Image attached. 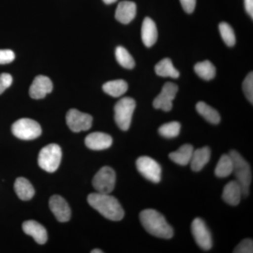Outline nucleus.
<instances>
[{"mask_svg": "<svg viewBox=\"0 0 253 253\" xmlns=\"http://www.w3.org/2000/svg\"><path fill=\"white\" fill-rule=\"evenodd\" d=\"M87 201L91 207L97 211L106 219L121 221L124 217V210L119 201L109 194L93 193L88 196Z\"/></svg>", "mask_w": 253, "mask_h": 253, "instance_id": "obj_1", "label": "nucleus"}, {"mask_svg": "<svg viewBox=\"0 0 253 253\" xmlns=\"http://www.w3.org/2000/svg\"><path fill=\"white\" fill-rule=\"evenodd\" d=\"M141 224L148 233L156 237L169 239L173 237L174 231L166 218L156 210L146 209L139 214Z\"/></svg>", "mask_w": 253, "mask_h": 253, "instance_id": "obj_2", "label": "nucleus"}, {"mask_svg": "<svg viewBox=\"0 0 253 253\" xmlns=\"http://www.w3.org/2000/svg\"><path fill=\"white\" fill-rule=\"evenodd\" d=\"M229 155L233 161V172L235 174L236 181L242 189L243 196L247 197L249 194L250 186L252 181L251 166L236 150H231Z\"/></svg>", "mask_w": 253, "mask_h": 253, "instance_id": "obj_3", "label": "nucleus"}, {"mask_svg": "<svg viewBox=\"0 0 253 253\" xmlns=\"http://www.w3.org/2000/svg\"><path fill=\"white\" fill-rule=\"evenodd\" d=\"M62 158V151L59 145L50 144L41 149L38 156V164L48 172L57 170Z\"/></svg>", "mask_w": 253, "mask_h": 253, "instance_id": "obj_4", "label": "nucleus"}, {"mask_svg": "<svg viewBox=\"0 0 253 253\" xmlns=\"http://www.w3.org/2000/svg\"><path fill=\"white\" fill-rule=\"evenodd\" d=\"M136 102L132 98L124 97L120 100L114 107L115 121L120 129L123 131L129 129Z\"/></svg>", "mask_w": 253, "mask_h": 253, "instance_id": "obj_5", "label": "nucleus"}, {"mask_svg": "<svg viewBox=\"0 0 253 253\" xmlns=\"http://www.w3.org/2000/svg\"><path fill=\"white\" fill-rule=\"evenodd\" d=\"M11 130L15 136L23 140H33L39 137L42 128L39 123L30 118H21L13 124Z\"/></svg>", "mask_w": 253, "mask_h": 253, "instance_id": "obj_6", "label": "nucleus"}, {"mask_svg": "<svg viewBox=\"0 0 253 253\" xmlns=\"http://www.w3.org/2000/svg\"><path fill=\"white\" fill-rule=\"evenodd\" d=\"M116 174L114 169L104 166L93 178L92 185L98 193L111 194L116 186Z\"/></svg>", "mask_w": 253, "mask_h": 253, "instance_id": "obj_7", "label": "nucleus"}, {"mask_svg": "<svg viewBox=\"0 0 253 253\" xmlns=\"http://www.w3.org/2000/svg\"><path fill=\"white\" fill-rule=\"evenodd\" d=\"M136 168L141 175L153 183H159L161 180V169L159 163L149 156H141L136 160Z\"/></svg>", "mask_w": 253, "mask_h": 253, "instance_id": "obj_8", "label": "nucleus"}, {"mask_svg": "<svg viewBox=\"0 0 253 253\" xmlns=\"http://www.w3.org/2000/svg\"><path fill=\"white\" fill-rule=\"evenodd\" d=\"M191 231L195 241L201 249L210 251L212 249V235L202 219L197 217L194 219L191 224Z\"/></svg>", "mask_w": 253, "mask_h": 253, "instance_id": "obj_9", "label": "nucleus"}, {"mask_svg": "<svg viewBox=\"0 0 253 253\" xmlns=\"http://www.w3.org/2000/svg\"><path fill=\"white\" fill-rule=\"evenodd\" d=\"M92 117L87 113H82L77 109H71L66 114L68 127L74 132L89 130L92 125Z\"/></svg>", "mask_w": 253, "mask_h": 253, "instance_id": "obj_10", "label": "nucleus"}, {"mask_svg": "<svg viewBox=\"0 0 253 253\" xmlns=\"http://www.w3.org/2000/svg\"><path fill=\"white\" fill-rule=\"evenodd\" d=\"M178 86L172 83H167L163 86L162 91L154 99L153 105L156 109L163 111H171L172 109V101L177 94Z\"/></svg>", "mask_w": 253, "mask_h": 253, "instance_id": "obj_11", "label": "nucleus"}, {"mask_svg": "<svg viewBox=\"0 0 253 253\" xmlns=\"http://www.w3.org/2000/svg\"><path fill=\"white\" fill-rule=\"evenodd\" d=\"M49 208L54 214L56 219L60 222H66L71 219V208L66 200L59 196L54 195L49 200Z\"/></svg>", "mask_w": 253, "mask_h": 253, "instance_id": "obj_12", "label": "nucleus"}, {"mask_svg": "<svg viewBox=\"0 0 253 253\" xmlns=\"http://www.w3.org/2000/svg\"><path fill=\"white\" fill-rule=\"evenodd\" d=\"M53 84L49 78L38 76L35 78L29 89V94L33 99H41L51 92Z\"/></svg>", "mask_w": 253, "mask_h": 253, "instance_id": "obj_13", "label": "nucleus"}, {"mask_svg": "<svg viewBox=\"0 0 253 253\" xmlns=\"http://www.w3.org/2000/svg\"><path fill=\"white\" fill-rule=\"evenodd\" d=\"M84 141L86 147L94 151L109 149L113 144L112 137L109 134L99 131H95L88 134Z\"/></svg>", "mask_w": 253, "mask_h": 253, "instance_id": "obj_14", "label": "nucleus"}, {"mask_svg": "<svg viewBox=\"0 0 253 253\" xmlns=\"http://www.w3.org/2000/svg\"><path fill=\"white\" fill-rule=\"evenodd\" d=\"M23 230L27 235L32 236L38 244H44L47 241V232L45 228L38 221L28 220L23 222Z\"/></svg>", "mask_w": 253, "mask_h": 253, "instance_id": "obj_15", "label": "nucleus"}, {"mask_svg": "<svg viewBox=\"0 0 253 253\" xmlns=\"http://www.w3.org/2000/svg\"><path fill=\"white\" fill-rule=\"evenodd\" d=\"M136 5L130 1H123L118 5L116 11V19L123 24H128L135 18Z\"/></svg>", "mask_w": 253, "mask_h": 253, "instance_id": "obj_16", "label": "nucleus"}, {"mask_svg": "<svg viewBox=\"0 0 253 253\" xmlns=\"http://www.w3.org/2000/svg\"><path fill=\"white\" fill-rule=\"evenodd\" d=\"M243 196L242 189L238 181H231L224 186L222 193V199L230 206H238Z\"/></svg>", "mask_w": 253, "mask_h": 253, "instance_id": "obj_17", "label": "nucleus"}, {"mask_svg": "<svg viewBox=\"0 0 253 253\" xmlns=\"http://www.w3.org/2000/svg\"><path fill=\"white\" fill-rule=\"evenodd\" d=\"M141 39L145 46L151 47L158 39V31L156 23L151 18H145L141 27Z\"/></svg>", "mask_w": 253, "mask_h": 253, "instance_id": "obj_18", "label": "nucleus"}, {"mask_svg": "<svg viewBox=\"0 0 253 253\" xmlns=\"http://www.w3.org/2000/svg\"><path fill=\"white\" fill-rule=\"evenodd\" d=\"M211 151L209 147L205 146L194 151L191 158V168L194 172H200L208 164L211 159Z\"/></svg>", "mask_w": 253, "mask_h": 253, "instance_id": "obj_19", "label": "nucleus"}, {"mask_svg": "<svg viewBox=\"0 0 253 253\" xmlns=\"http://www.w3.org/2000/svg\"><path fill=\"white\" fill-rule=\"evenodd\" d=\"M194 151L192 145L184 144L177 151L170 153L169 154V158L171 161L179 166H187L191 161Z\"/></svg>", "mask_w": 253, "mask_h": 253, "instance_id": "obj_20", "label": "nucleus"}, {"mask_svg": "<svg viewBox=\"0 0 253 253\" xmlns=\"http://www.w3.org/2000/svg\"><path fill=\"white\" fill-rule=\"evenodd\" d=\"M16 195L22 201H29L34 196L35 189L31 183L24 177H18L14 183Z\"/></svg>", "mask_w": 253, "mask_h": 253, "instance_id": "obj_21", "label": "nucleus"}, {"mask_svg": "<svg viewBox=\"0 0 253 253\" xmlns=\"http://www.w3.org/2000/svg\"><path fill=\"white\" fill-rule=\"evenodd\" d=\"M155 71L158 76L161 77H170L178 78L179 77V73L173 66L172 61L169 58H166L161 60L156 64Z\"/></svg>", "mask_w": 253, "mask_h": 253, "instance_id": "obj_22", "label": "nucleus"}, {"mask_svg": "<svg viewBox=\"0 0 253 253\" xmlns=\"http://www.w3.org/2000/svg\"><path fill=\"white\" fill-rule=\"evenodd\" d=\"M127 83L123 80L107 82L103 85L104 92L113 97H120L127 91Z\"/></svg>", "mask_w": 253, "mask_h": 253, "instance_id": "obj_23", "label": "nucleus"}, {"mask_svg": "<svg viewBox=\"0 0 253 253\" xmlns=\"http://www.w3.org/2000/svg\"><path fill=\"white\" fill-rule=\"evenodd\" d=\"M196 111L208 122L212 124H219L221 121L220 116L215 109L203 101H200L196 106Z\"/></svg>", "mask_w": 253, "mask_h": 253, "instance_id": "obj_24", "label": "nucleus"}, {"mask_svg": "<svg viewBox=\"0 0 253 253\" xmlns=\"http://www.w3.org/2000/svg\"><path fill=\"white\" fill-rule=\"evenodd\" d=\"M233 168L234 166L230 155L223 154L216 166L214 174L217 177H227L233 172Z\"/></svg>", "mask_w": 253, "mask_h": 253, "instance_id": "obj_25", "label": "nucleus"}, {"mask_svg": "<svg viewBox=\"0 0 253 253\" xmlns=\"http://www.w3.org/2000/svg\"><path fill=\"white\" fill-rule=\"evenodd\" d=\"M194 71L200 78L205 81H211L215 77L216 68L209 61L196 63L194 66Z\"/></svg>", "mask_w": 253, "mask_h": 253, "instance_id": "obj_26", "label": "nucleus"}, {"mask_svg": "<svg viewBox=\"0 0 253 253\" xmlns=\"http://www.w3.org/2000/svg\"><path fill=\"white\" fill-rule=\"evenodd\" d=\"M116 57L118 63L123 68L132 69L135 66V61L127 50L123 46H118L116 49Z\"/></svg>", "mask_w": 253, "mask_h": 253, "instance_id": "obj_27", "label": "nucleus"}, {"mask_svg": "<svg viewBox=\"0 0 253 253\" xmlns=\"http://www.w3.org/2000/svg\"><path fill=\"white\" fill-rule=\"evenodd\" d=\"M180 129V123L173 121V122L166 123L160 126L158 132L163 137L171 139L179 135Z\"/></svg>", "mask_w": 253, "mask_h": 253, "instance_id": "obj_28", "label": "nucleus"}, {"mask_svg": "<svg viewBox=\"0 0 253 253\" xmlns=\"http://www.w3.org/2000/svg\"><path fill=\"white\" fill-rule=\"evenodd\" d=\"M221 38L227 46H232L235 44L236 37L234 30L228 23L222 22L219 26Z\"/></svg>", "mask_w": 253, "mask_h": 253, "instance_id": "obj_29", "label": "nucleus"}, {"mask_svg": "<svg viewBox=\"0 0 253 253\" xmlns=\"http://www.w3.org/2000/svg\"><path fill=\"white\" fill-rule=\"evenodd\" d=\"M243 90L246 98L253 104V73H250L243 83Z\"/></svg>", "mask_w": 253, "mask_h": 253, "instance_id": "obj_30", "label": "nucleus"}, {"mask_svg": "<svg viewBox=\"0 0 253 253\" xmlns=\"http://www.w3.org/2000/svg\"><path fill=\"white\" fill-rule=\"evenodd\" d=\"M234 253H253V241L252 239L243 240L234 251Z\"/></svg>", "mask_w": 253, "mask_h": 253, "instance_id": "obj_31", "label": "nucleus"}, {"mask_svg": "<svg viewBox=\"0 0 253 253\" xmlns=\"http://www.w3.org/2000/svg\"><path fill=\"white\" fill-rule=\"evenodd\" d=\"M13 78L9 73L0 74V94H2L12 84Z\"/></svg>", "mask_w": 253, "mask_h": 253, "instance_id": "obj_32", "label": "nucleus"}, {"mask_svg": "<svg viewBox=\"0 0 253 253\" xmlns=\"http://www.w3.org/2000/svg\"><path fill=\"white\" fill-rule=\"evenodd\" d=\"M14 59V51L10 49H0V64L12 62Z\"/></svg>", "mask_w": 253, "mask_h": 253, "instance_id": "obj_33", "label": "nucleus"}, {"mask_svg": "<svg viewBox=\"0 0 253 253\" xmlns=\"http://www.w3.org/2000/svg\"><path fill=\"white\" fill-rule=\"evenodd\" d=\"M183 9L188 14H191L196 7V0H180Z\"/></svg>", "mask_w": 253, "mask_h": 253, "instance_id": "obj_34", "label": "nucleus"}, {"mask_svg": "<svg viewBox=\"0 0 253 253\" xmlns=\"http://www.w3.org/2000/svg\"><path fill=\"white\" fill-rule=\"evenodd\" d=\"M245 8L248 14L251 18H253V0H244Z\"/></svg>", "mask_w": 253, "mask_h": 253, "instance_id": "obj_35", "label": "nucleus"}, {"mask_svg": "<svg viewBox=\"0 0 253 253\" xmlns=\"http://www.w3.org/2000/svg\"><path fill=\"white\" fill-rule=\"evenodd\" d=\"M103 1H104V3H106V4H111L116 2L117 0H103Z\"/></svg>", "mask_w": 253, "mask_h": 253, "instance_id": "obj_36", "label": "nucleus"}, {"mask_svg": "<svg viewBox=\"0 0 253 253\" xmlns=\"http://www.w3.org/2000/svg\"><path fill=\"white\" fill-rule=\"evenodd\" d=\"M91 253H102L104 252H103L102 251H101V250H99V249H94V250H93V251H91Z\"/></svg>", "mask_w": 253, "mask_h": 253, "instance_id": "obj_37", "label": "nucleus"}]
</instances>
